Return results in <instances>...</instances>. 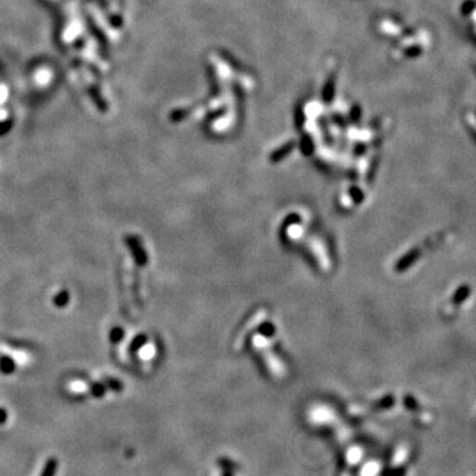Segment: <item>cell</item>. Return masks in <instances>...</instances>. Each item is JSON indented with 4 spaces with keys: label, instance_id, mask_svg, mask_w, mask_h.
<instances>
[{
    "label": "cell",
    "instance_id": "2",
    "mask_svg": "<svg viewBox=\"0 0 476 476\" xmlns=\"http://www.w3.org/2000/svg\"><path fill=\"white\" fill-rule=\"evenodd\" d=\"M469 292H471V289H469L468 286H463V287H460V289L455 292L453 302L455 303V304H460V303L464 302V300L468 298Z\"/></svg>",
    "mask_w": 476,
    "mask_h": 476
},
{
    "label": "cell",
    "instance_id": "6",
    "mask_svg": "<svg viewBox=\"0 0 476 476\" xmlns=\"http://www.w3.org/2000/svg\"><path fill=\"white\" fill-rule=\"evenodd\" d=\"M7 419H8L7 410H6V409H2V407H0V425H3V423H6V421H7Z\"/></svg>",
    "mask_w": 476,
    "mask_h": 476
},
{
    "label": "cell",
    "instance_id": "1",
    "mask_svg": "<svg viewBox=\"0 0 476 476\" xmlns=\"http://www.w3.org/2000/svg\"><path fill=\"white\" fill-rule=\"evenodd\" d=\"M57 468H58L57 459L51 458V459H48L47 463H45V466H44V468H43V471H41L40 476H56Z\"/></svg>",
    "mask_w": 476,
    "mask_h": 476
},
{
    "label": "cell",
    "instance_id": "4",
    "mask_svg": "<svg viewBox=\"0 0 476 476\" xmlns=\"http://www.w3.org/2000/svg\"><path fill=\"white\" fill-rule=\"evenodd\" d=\"M91 394H93L94 397H97V398L104 397L105 386L101 385V384H94V385L91 386Z\"/></svg>",
    "mask_w": 476,
    "mask_h": 476
},
{
    "label": "cell",
    "instance_id": "5",
    "mask_svg": "<svg viewBox=\"0 0 476 476\" xmlns=\"http://www.w3.org/2000/svg\"><path fill=\"white\" fill-rule=\"evenodd\" d=\"M108 385L110 386L111 389L114 390V392H119V390L122 389L121 384L118 383V381H115V380H110V381L108 383Z\"/></svg>",
    "mask_w": 476,
    "mask_h": 476
},
{
    "label": "cell",
    "instance_id": "3",
    "mask_svg": "<svg viewBox=\"0 0 476 476\" xmlns=\"http://www.w3.org/2000/svg\"><path fill=\"white\" fill-rule=\"evenodd\" d=\"M0 369L3 373H12L15 369L14 362L11 361L10 359H2L0 360Z\"/></svg>",
    "mask_w": 476,
    "mask_h": 476
}]
</instances>
